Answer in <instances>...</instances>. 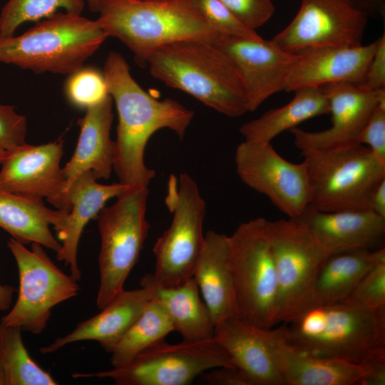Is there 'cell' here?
I'll use <instances>...</instances> for the list:
<instances>
[{
    "label": "cell",
    "instance_id": "277c9868",
    "mask_svg": "<svg viewBox=\"0 0 385 385\" xmlns=\"http://www.w3.org/2000/svg\"><path fill=\"white\" fill-rule=\"evenodd\" d=\"M96 19L108 37L119 39L140 67L158 48L178 41L217 43L224 36L213 29L191 0L165 3L103 0Z\"/></svg>",
    "mask_w": 385,
    "mask_h": 385
},
{
    "label": "cell",
    "instance_id": "ee69618b",
    "mask_svg": "<svg viewBox=\"0 0 385 385\" xmlns=\"http://www.w3.org/2000/svg\"><path fill=\"white\" fill-rule=\"evenodd\" d=\"M102 1L103 0H86L90 10L93 12H98Z\"/></svg>",
    "mask_w": 385,
    "mask_h": 385
},
{
    "label": "cell",
    "instance_id": "e0dca14e",
    "mask_svg": "<svg viewBox=\"0 0 385 385\" xmlns=\"http://www.w3.org/2000/svg\"><path fill=\"white\" fill-rule=\"evenodd\" d=\"M63 140L38 145L26 144L1 162L0 187L7 191L42 199L59 207L65 188L60 162Z\"/></svg>",
    "mask_w": 385,
    "mask_h": 385
},
{
    "label": "cell",
    "instance_id": "60d3db41",
    "mask_svg": "<svg viewBox=\"0 0 385 385\" xmlns=\"http://www.w3.org/2000/svg\"><path fill=\"white\" fill-rule=\"evenodd\" d=\"M369 18H381L385 15V0H351Z\"/></svg>",
    "mask_w": 385,
    "mask_h": 385
},
{
    "label": "cell",
    "instance_id": "7bdbcfd3",
    "mask_svg": "<svg viewBox=\"0 0 385 385\" xmlns=\"http://www.w3.org/2000/svg\"><path fill=\"white\" fill-rule=\"evenodd\" d=\"M15 291L14 287L11 285L0 284V312L10 308Z\"/></svg>",
    "mask_w": 385,
    "mask_h": 385
},
{
    "label": "cell",
    "instance_id": "4fadbf2b",
    "mask_svg": "<svg viewBox=\"0 0 385 385\" xmlns=\"http://www.w3.org/2000/svg\"><path fill=\"white\" fill-rule=\"evenodd\" d=\"M236 172L250 188L265 195L288 218L299 217L310 203L304 161L292 163L271 142L244 140L236 148Z\"/></svg>",
    "mask_w": 385,
    "mask_h": 385
},
{
    "label": "cell",
    "instance_id": "7c38bea8",
    "mask_svg": "<svg viewBox=\"0 0 385 385\" xmlns=\"http://www.w3.org/2000/svg\"><path fill=\"white\" fill-rule=\"evenodd\" d=\"M43 247L33 242L29 250L14 238L8 241L18 267L19 289L13 308L0 320L1 324L34 334L46 329L55 306L74 297L80 289L77 281L62 272Z\"/></svg>",
    "mask_w": 385,
    "mask_h": 385
},
{
    "label": "cell",
    "instance_id": "30bf717a",
    "mask_svg": "<svg viewBox=\"0 0 385 385\" xmlns=\"http://www.w3.org/2000/svg\"><path fill=\"white\" fill-rule=\"evenodd\" d=\"M221 366H235L215 338L183 340L176 344L163 340L124 366L96 373H76L73 376L108 378L118 385H188L203 372Z\"/></svg>",
    "mask_w": 385,
    "mask_h": 385
},
{
    "label": "cell",
    "instance_id": "cb8c5ba5",
    "mask_svg": "<svg viewBox=\"0 0 385 385\" xmlns=\"http://www.w3.org/2000/svg\"><path fill=\"white\" fill-rule=\"evenodd\" d=\"M193 278L215 327L239 318L235 288L228 259V236L215 231L205 235L204 246Z\"/></svg>",
    "mask_w": 385,
    "mask_h": 385
},
{
    "label": "cell",
    "instance_id": "7a4b0ae2",
    "mask_svg": "<svg viewBox=\"0 0 385 385\" xmlns=\"http://www.w3.org/2000/svg\"><path fill=\"white\" fill-rule=\"evenodd\" d=\"M282 324L287 344L305 354L366 367L385 360V307L344 299L313 306Z\"/></svg>",
    "mask_w": 385,
    "mask_h": 385
},
{
    "label": "cell",
    "instance_id": "3957f363",
    "mask_svg": "<svg viewBox=\"0 0 385 385\" xmlns=\"http://www.w3.org/2000/svg\"><path fill=\"white\" fill-rule=\"evenodd\" d=\"M150 74L230 118L248 111L240 74L215 43L184 40L164 45L149 57Z\"/></svg>",
    "mask_w": 385,
    "mask_h": 385
},
{
    "label": "cell",
    "instance_id": "d4e9b609",
    "mask_svg": "<svg viewBox=\"0 0 385 385\" xmlns=\"http://www.w3.org/2000/svg\"><path fill=\"white\" fill-rule=\"evenodd\" d=\"M275 351L285 385H362L369 374L361 364L298 351L286 342L282 324Z\"/></svg>",
    "mask_w": 385,
    "mask_h": 385
},
{
    "label": "cell",
    "instance_id": "4316f807",
    "mask_svg": "<svg viewBox=\"0 0 385 385\" xmlns=\"http://www.w3.org/2000/svg\"><path fill=\"white\" fill-rule=\"evenodd\" d=\"M385 260V249H356L330 255L323 262L312 288V307L346 299L361 279Z\"/></svg>",
    "mask_w": 385,
    "mask_h": 385
},
{
    "label": "cell",
    "instance_id": "7dc6e473",
    "mask_svg": "<svg viewBox=\"0 0 385 385\" xmlns=\"http://www.w3.org/2000/svg\"><path fill=\"white\" fill-rule=\"evenodd\" d=\"M143 2H150V3H165V2H170L176 0H137Z\"/></svg>",
    "mask_w": 385,
    "mask_h": 385
},
{
    "label": "cell",
    "instance_id": "ab89813d",
    "mask_svg": "<svg viewBox=\"0 0 385 385\" xmlns=\"http://www.w3.org/2000/svg\"><path fill=\"white\" fill-rule=\"evenodd\" d=\"M202 381L210 385H252L248 378L237 367L221 366L200 375Z\"/></svg>",
    "mask_w": 385,
    "mask_h": 385
},
{
    "label": "cell",
    "instance_id": "836d02e7",
    "mask_svg": "<svg viewBox=\"0 0 385 385\" xmlns=\"http://www.w3.org/2000/svg\"><path fill=\"white\" fill-rule=\"evenodd\" d=\"M191 1L210 26L222 36L249 39L262 38L241 22L219 0Z\"/></svg>",
    "mask_w": 385,
    "mask_h": 385
},
{
    "label": "cell",
    "instance_id": "7402d4cb",
    "mask_svg": "<svg viewBox=\"0 0 385 385\" xmlns=\"http://www.w3.org/2000/svg\"><path fill=\"white\" fill-rule=\"evenodd\" d=\"M113 118V99L108 95L86 108L85 115L78 119L80 135L77 145L73 156L62 168L65 180L63 197L73 182L86 171H91L97 180L110 177L113 169L115 145L110 135Z\"/></svg>",
    "mask_w": 385,
    "mask_h": 385
},
{
    "label": "cell",
    "instance_id": "74e56055",
    "mask_svg": "<svg viewBox=\"0 0 385 385\" xmlns=\"http://www.w3.org/2000/svg\"><path fill=\"white\" fill-rule=\"evenodd\" d=\"M359 143L369 148L385 164V98L376 107L359 138Z\"/></svg>",
    "mask_w": 385,
    "mask_h": 385
},
{
    "label": "cell",
    "instance_id": "f6af8a7d",
    "mask_svg": "<svg viewBox=\"0 0 385 385\" xmlns=\"http://www.w3.org/2000/svg\"><path fill=\"white\" fill-rule=\"evenodd\" d=\"M9 151L0 145V163H1V162L5 159Z\"/></svg>",
    "mask_w": 385,
    "mask_h": 385
},
{
    "label": "cell",
    "instance_id": "bcb514c9",
    "mask_svg": "<svg viewBox=\"0 0 385 385\" xmlns=\"http://www.w3.org/2000/svg\"><path fill=\"white\" fill-rule=\"evenodd\" d=\"M0 385H6L5 375L3 368L0 364Z\"/></svg>",
    "mask_w": 385,
    "mask_h": 385
},
{
    "label": "cell",
    "instance_id": "d6986e66",
    "mask_svg": "<svg viewBox=\"0 0 385 385\" xmlns=\"http://www.w3.org/2000/svg\"><path fill=\"white\" fill-rule=\"evenodd\" d=\"M280 331L279 326L263 329L236 317L217 324L214 338L252 385H285L275 351Z\"/></svg>",
    "mask_w": 385,
    "mask_h": 385
},
{
    "label": "cell",
    "instance_id": "f35d334b",
    "mask_svg": "<svg viewBox=\"0 0 385 385\" xmlns=\"http://www.w3.org/2000/svg\"><path fill=\"white\" fill-rule=\"evenodd\" d=\"M376 47L361 88L371 91L385 90V33L376 40Z\"/></svg>",
    "mask_w": 385,
    "mask_h": 385
},
{
    "label": "cell",
    "instance_id": "2e32d148",
    "mask_svg": "<svg viewBox=\"0 0 385 385\" xmlns=\"http://www.w3.org/2000/svg\"><path fill=\"white\" fill-rule=\"evenodd\" d=\"M215 45L232 61L245 89L248 111L270 96L284 91L297 59L296 53L271 40L223 36Z\"/></svg>",
    "mask_w": 385,
    "mask_h": 385
},
{
    "label": "cell",
    "instance_id": "ac0fdd59",
    "mask_svg": "<svg viewBox=\"0 0 385 385\" xmlns=\"http://www.w3.org/2000/svg\"><path fill=\"white\" fill-rule=\"evenodd\" d=\"M94 174L88 170L81 174L63 195L57 209V219L53 225L61 247L56 252L57 260L68 266L70 275L81 279L78 264V247L86 225L97 216L106 202L118 197L128 186L120 183L112 185L98 183Z\"/></svg>",
    "mask_w": 385,
    "mask_h": 385
},
{
    "label": "cell",
    "instance_id": "4dcf8cb0",
    "mask_svg": "<svg viewBox=\"0 0 385 385\" xmlns=\"http://www.w3.org/2000/svg\"><path fill=\"white\" fill-rule=\"evenodd\" d=\"M21 329L0 323V364L6 385H56L53 376L36 364L25 347Z\"/></svg>",
    "mask_w": 385,
    "mask_h": 385
},
{
    "label": "cell",
    "instance_id": "9a60e30c",
    "mask_svg": "<svg viewBox=\"0 0 385 385\" xmlns=\"http://www.w3.org/2000/svg\"><path fill=\"white\" fill-rule=\"evenodd\" d=\"M329 103L331 126L320 131L294 128V143L301 153L339 150L356 145L364 125L385 90L371 91L358 85L333 83L322 86Z\"/></svg>",
    "mask_w": 385,
    "mask_h": 385
},
{
    "label": "cell",
    "instance_id": "f1b7e54d",
    "mask_svg": "<svg viewBox=\"0 0 385 385\" xmlns=\"http://www.w3.org/2000/svg\"><path fill=\"white\" fill-rule=\"evenodd\" d=\"M294 92L293 98L286 105L267 111L242 124L239 130L244 140L271 142L282 132L308 119L329 113V100L322 86L302 88Z\"/></svg>",
    "mask_w": 385,
    "mask_h": 385
},
{
    "label": "cell",
    "instance_id": "f546056e",
    "mask_svg": "<svg viewBox=\"0 0 385 385\" xmlns=\"http://www.w3.org/2000/svg\"><path fill=\"white\" fill-rule=\"evenodd\" d=\"M172 332L173 327L166 311L152 299L133 324L108 351L113 367L128 364Z\"/></svg>",
    "mask_w": 385,
    "mask_h": 385
},
{
    "label": "cell",
    "instance_id": "83f0119b",
    "mask_svg": "<svg viewBox=\"0 0 385 385\" xmlns=\"http://www.w3.org/2000/svg\"><path fill=\"white\" fill-rule=\"evenodd\" d=\"M58 212L47 207L42 199L7 191L0 187V227L23 244L36 242L56 252L61 245L54 237Z\"/></svg>",
    "mask_w": 385,
    "mask_h": 385
},
{
    "label": "cell",
    "instance_id": "d590c367",
    "mask_svg": "<svg viewBox=\"0 0 385 385\" xmlns=\"http://www.w3.org/2000/svg\"><path fill=\"white\" fill-rule=\"evenodd\" d=\"M241 22L256 31L274 15L275 7L272 0H219Z\"/></svg>",
    "mask_w": 385,
    "mask_h": 385
},
{
    "label": "cell",
    "instance_id": "6da1fadb",
    "mask_svg": "<svg viewBox=\"0 0 385 385\" xmlns=\"http://www.w3.org/2000/svg\"><path fill=\"white\" fill-rule=\"evenodd\" d=\"M108 93L118 114L113 169L120 183L148 187L155 171L144 162L145 148L156 131L168 128L183 139L194 113L172 98L158 100L134 80L123 56H107L103 66Z\"/></svg>",
    "mask_w": 385,
    "mask_h": 385
},
{
    "label": "cell",
    "instance_id": "5b68a950",
    "mask_svg": "<svg viewBox=\"0 0 385 385\" xmlns=\"http://www.w3.org/2000/svg\"><path fill=\"white\" fill-rule=\"evenodd\" d=\"M107 38L96 20L57 12L19 36H0V63L70 75L83 67Z\"/></svg>",
    "mask_w": 385,
    "mask_h": 385
},
{
    "label": "cell",
    "instance_id": "484cf974",
    "mask_svg": "<svg viewBox=\"0 0 385 385\" xmlns=\"http://www.w3.org/2000/svg\"><path fill=\"white\" fill-rule=\"evenodd\" d=\"M140 283L148 287L152 299L163 306L174 331L183 340L199 342L214 338V322L193 277L182 284L168 287L158 284L151 273H148Z\"/></svg>",
    "mask_w": 385,
    "mask_h": 385
},
{
    "label": "cell",
    "instance_id": "ba28073f",
    "mask_svg": "<svg viewBox=\"0 0 385 385\" xmlns=\"http://www.w3.org/2000/svg\"><path fill=\"white\" fill-rule=\"evenodd\" d=\"M309 186V205L321 211L370 210L371 197L385 178V164L366 146L301 153Z\"/></svg>",
    "mask_w": 385,
    "mask_h": 385
},
{
    "label": "cell",
    "instance_id": "8d00e7d4",
    "mask_svg": "<svg viewBox=\"0 0 385 385\" xmlns=\"http://www.w3.org/2000/svg\"><path fill=\"white\" fill-rule=\"evenodd\" d=\"M27 121L14 106L0 104V145L12 151L26 144Z\"/></svg>",
    "mask_w": 385,
    "mask_h": 385
},
{
    "label": "cell",
    "instance_id": "b9f144b4",
    "mask_svg": "<svg viewBox=\"0 0 385 385\" xmlns=\"http://www.w3.org/2000/svg\"><path fill=\"white\" fill-rule=\"evenodd\" d=\"M370 210L385 219V178L377 185L372 193Z\"/></svg>",
    "mask_w": 385,
    "mask_h": 385
},
{
    "label": "cell",
    "instance_id": "603a6c76",
    "mask_svg": "<svg viewBox=\"0 0 385 385\" xmlns=\"http://www.w3.org/2000/svg\"><path fill=\"white\" fill-rule=\"evenodd\" d=\"M151 299L150 291L145 286L133 290L124 289L98 314L81 322L68 334L41 347L40 351L42 354H51L73 342L94 340L108 352L137 320Z\"/></svg>",
    "mask_w": 385,
    "mask_h": 385
},
{
    "label": "cell",
    "instance_id": "9c48e42d",
    "mask_svg": "<svg viewBox=\"0 0 385 385\" xmlns=\"http://www.w3.org/2000/svg\"><path fill=\"white\" fill-rule=\"evenodd\" d=\"M165 202L173 219L153 246L155 265L151 274L160 285L178 286L194 276L205 242V202L188 173L170 176Z\"/></svg>",
    "mask_w": 385,
    "mask_h": 385
},
{
    "label": "cell",
    "instance_id": "8fae6325",
    "mask_svg": "<svg viewBox=\"0 0 385 385\" xmlns=\"http://www.w3.org/2000/svg\"><path fill=\"white\" fill-rule=\"evenodd\" d=\"M277 277V324L292 321L312 307L317 273L330 255L298 220H268Z\"/></svg>",
    "mask_w": 385,
    "mask_h": 385
},
{
    "label": "cell",
    "instance_id": "44dd1931",
    "mask_svg": "<svg viewBox=\"0 0 385 385\" xmlns=\"http://www.w3.org/2000/svg\"><path fill=\"white\" fill-rule=\"evenodd\" d=\"M294 219L329 255L372 249L385 233V219L371 210L325 212L309 205Z\"/></svg>",
    "mask_w": 385,
    "mask_h": 385
},
{
    "label": "cell",
    "instance_id": "5bb4252c",
    "mask_svg": "<svg viewBox=\"0 0 385 385\" xmlns=\"http://www.w3.org/2000/svg\"><path fill=\"white\" fill-rule=\"evenodd\" d=\"M369 17L351 0H302L292 21L272 41L297 53L309 47L357 46Z\"/></svg>",
    "mask_w": 385,
    "mask_h": 385
},
{
    "label": "cell",
    "instance_id": "8992f818",
    "mask_svg": "<svg viewBox=\"0 0 385 385\" xmlns=\"http://www.w3.org/2000/svg\"><path fill=\"white\" fill-rule=\"evenodd\" d=\"M228 259L238 317L260 328L275 327L278 288L268 220L241 223L228 236Z\"/></svg>",
    "mask_w": 385,
    "mask_h": 385
},
{
    "label": "cell",
    "instance_id": "e575fe53",
    "mask_svg": "<svg viewBox=\"0 0 385 385\" xmlns=\"http://www.w3.org/2000/svg\"><path fill=\"white\" fill-rule=\"evenodd\" d=\"M346 299L371 309L385 307V260L365 274Z\"/></svg>",
    "mask_w": 385,
    "mask_h": 385
},
{
    "label": "cell",
    "instance_id": "52a82bcc",
    "mask_svg": "<svg viewBox=\"0 0 385 385\" xmlns=\"http://www.w3.org/2000/svg\"><path fill=\"white\" fill-rule=\"evenodd\" d=\"M148 197V187L128 185L113 205L103 207L96 216L101 236L96 297L100 309L124 290L138 260L150 228Z\"/></svg>",
    "mask_w": 385,
    "mask_h": 385
},
{
    "label": "cell",
    "instance_id": "d6a6232c",
    "mask_svg": "<svg viewBox=\"0 0 385 385\" xmlns=\"http://www.w3.org/2000/svg\"><path fill=\"white\" fill-rule=\"evenodd\" d=\"M65 91L71 103L81 108L93 106L108 95L103 73L93 68L82 67L70 74Z\"/></svg>",
    "mask_w": 385,
    "mask_h": 385
},
{
    "label": "cell",
    "instance_id": "ffe728a7",
    "mask_svg": "<svg viewBox=\"0 0 385 385\" xmlns=\"http://www.w3.org/2000/svg\"><path fill=\"white\" fill-rule=\"evenodd\" d=\"M377 41L366 45L309 47L297 52L286 91L333 83L360 85L364 80Z\"/></svg>",
    "mask_w": 385,
    "mask_h": 385
},
{
    "label": "cell",
    "instance_id": "1f68e13d",
    "mask_svg": "<svg viewBox=\"0 0 385 385\" xmlns=\"http://www.w3.org/2000/svg\"><path fill=\"white\" fill-rule=\"evenodd\" d=\"M84 0H8L0 13V36H10L24 22L48 18L60 9L81 14Z\"/></svg>",
    "mask_w": 385,
    "mask_h": 385
}]
</instances>
